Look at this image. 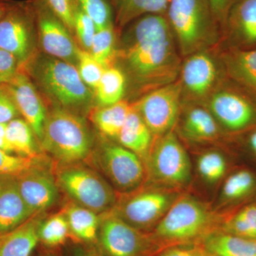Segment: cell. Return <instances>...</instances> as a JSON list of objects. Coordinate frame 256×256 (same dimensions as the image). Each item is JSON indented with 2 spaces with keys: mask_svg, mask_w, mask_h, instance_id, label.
Listing matches in <instances>:
<instances>
[{
  "mask_svg": "<svg viewBox=\"0 0 256 256\" xmlns=\"http://www.w3.org/2000/svg\"><path fill=\"white\" fill-rule=\"evenodd\" d=\"M132 22L117 46L116 64L140 98L176 82L183 60L166 15L146 14Z\"/></svg>",
  "mask_w": 256,
  "mask_h": 256,
  "instance_id": "6da1fadb",
  "label": "cell"
},
{
  "mask_svg": "<svg viewBox=\"0 0 256 256\" xmlns=\"http://www.w3.org/2000/svg\"><path fill=\"white\" fill-rule=\"evenodd\" d=\"M222 213L205 202L183 192L150 232L158 252L180 244H200L220 226Z\"/></svg>",
  "mask_w": 256,
  "mask_h": 256,
  "instance_id": "7a4b0ae2",
  "label": "cell"
},
{
  "mask_svg": "<svg viewBox=\"0 0 256 256\" xmlns=\"http://www.w3.org/2000/svg\"><path fill=\"white\" fill-rule=\"evenodd\" d=\"M165 15L182 58L220 48L222 30L208 0H169Z\"/></svg>",
  "mask_w": 256,
  "mask_h": 256,
  "instance_id": "3957f363",
  "label": "cell"
},
{
  "mask_svg": "<svg viewBox=\"0 0 256 256\" xmlns=\"http://www.w3.org/2000/svg\"><path fill=\"white\" fill-rule=\"evenodd\" d=\"M20 68L60 108L74 112L92 104V90L82 82L74 64L50 56L34 54Z\"/></svg>",
  "mask_w": 256,
  "mask_h": 256,
  "instance_id": "277c9868",
  "label": "cell"
},
{
  "mask_svg": "<svg viewBox=\"0 0 256 256\" xmlns=\"http://www.w3.org/2000/svg\"><path fill=\"white\" fill-rule=\"evenodd\" d=\"M42 150L58 164L78 163L88 158L92 141L85 121L72 111L56 108L47 114Z\"/></svg>",
  "mask_w": 256,
  "mask_h": 256,
  "instance_id": "5b68a950",
  "label": "cell"
},
{
  "mask_svg": "<svg viewBox=\"0 0 256 256\" xmlns=\"http://www.w3.org/2000/svg\"><path fill=\"white\" fill-rule=\"evenodd\" d=\"M183 192L146 181L132 192L118 194L110 212L133 228L150 233Z\"/></svg>",
  "mask_w": 256,
  "mask_h": 256,
  "instance_id": "8992f818",
  "label": "cell"
},
{
  "mask_svg": "<svg viewBox=\"0 0 256 256\" xmlns=\"http://www.w3.org/2000/svg\"><path fill=\"white\" fill-rule=\"evenodd\" d=\"M202 106L232 141L256 129V99L227 76Z\"/></svg>",
  "mask_w": 256,
  "mask_h": 256,
  "instance_id": "52a82bcc",
  "label": "cell"
},
{
  "mask_svg": "<svg viewBox=\"0 0 256 256\" xmlns=\"http://www.w3.org/2000/svg\"><path fill=\"white\" fill-rule=\"evenodd\" d=\"M57 185L74 203L98 215L114 208L118 193L96 170L80 164H60L54 170Z\"/></svg>",
  "mask_w": 256,
  "mask_h": 256,
  "instance_id": "ba28073f",
  "label": "cell"
},
{
  "mask_svg": "<svg viewBox=\"0 0 256 256\" xmlns=\"http://www.w3.org/2000/svg\"><path fill=\"white\" fill-rule=\"evenodd\" d=\"M144 165L146 181L182 192L191 182V160L174 130L154 140Z\"/></svg>",
  "mask_w": 256,
  "mask_h": 256,
  "instance_id": "9c48e42d",
  "label": "cell"
},
{
  "mask_svg": "<svg viewBox=\"0 0 256 256\" xmlns=\"http://www.w3.org/2000/svg\"><path fill=\"white\" fill-rule=\"evenodd\" d=\"M218 48L201 50L183 58L178 76L182 104L203 105L226 77Z\"/></svg>",
  "mask_w": 256,
  "mask_h": 256,
  "instance_id": "30bf717a",
  "label": "cell"
},
{
  "mask_svg": "<svg viewBox=\"0 0 256 256\" xmlns=\"http://www.w3.org/2000/svg\"><path fill=\"white\" fill-rule=\"evenodd\" d=\"M97 242L104 256H153L158 252L150 234L133 228L111 212L100 215Z\"/></svg>",
  "mask_w": 256,
  "mask_h": 256,
  "instance_id": "8fae6325",
  "label": "cell"
},
{
  "mask_svg": "<svg viewBox=\"0 0 256 256\" xmlns=\"http://www.w3.org/2000/svg\"><path fill=\"white\" fill-rule=\"evenodd\" d=\"M154 139L174 131L182 107V87L176 82L141 96L132 102Z\"/></svg>",
  "mask_w": 256,
  "mask_h": 256,
  "instance_id": "7c38bea8",
  "label": "cell"
},
{
  "mask_svg": "<svg viewBox=\"0 0 256 256\" xmlns=\"http://www.w3.org/2000/svg\"><path fill=\"white\" fill-rule=\"evenodd\" d=\"M36 14L33 3L12 2L0 20V48L10 52L22 67L34 54Z\"/></svg>",
  "mask_w": 256,
  "mask_h": 256,
  "instance_id": "4fadbf2b",
  "label": "cell"
},
{
  "mask_svg": "<svg viewBox=\"0 0 256 256\" xmlns=\"http://www.w3.org/2000/svg\"><path fill=\"white\" fill-rule=\"evenodd\" d=\"M98 162L118 194L132 192L146 182L142 160L121 144L106 143L98 152Z\"/></svg>",
  "mask_w": 256,
  "mask_h": 256,
  "instance_id": "5bb4252c",
  "label": "cell"
},
{
  "mask_svg": "<svg viewBox=\"0 0 256 256\" xmlns=\"http://www.w3.org/2000/svg\"><path fill=\"white\" fill-rule=\"evenodd\" d=\"M45 161L43 156H37L30 168L16 176L22 196L34 214L43 213L58 198L54 170Z\"/></svg>",
  "mask_w": 256,
  "mask_h": 256,
  "instance_id": "9a60e30c",
  "label": "cell"
},
{
  "mask_svg": "<svg viewBox=\"0 0 256 256\" xmlns=\"http://www.w3.org/2000/svg\"><path fill=\"white\" fill-rule=\"evenodd\" d=\"M38 37L44 50L50 56L77 64V48L69 30L44 2H33Z\"/></svg>",
  "mask_w": 256,
  "mask_h": 256,
  "instance_id": "2e32d148",
  "label": "cell"
},
{
  "mask_svg": "<svg viewBox=\"0 0 256 256\" xmlns=\"http://www.w3.org/2000/svg\"><path fill=\"white\" fill-rule=\"evenodd\" d=\"M23 119L30 124L38 140H41L47 114L46 107L31 78L23 68L6 84Z\"/></svg>",
  "mask_w": 256,
  "mask_h": 256,
  "instance_id": "e0dca14e",
  "label": "cell"
},
{
  "mask_svg": "<svg viewBox=\"0 0 256 256\" xmlns=\"http://www.w3.org/2000/svg\"><path fill=\"white\" fill-rule=\"evenodd\" d=\"M175 132L193 144H208L227 139L214 116L204 106L182 104Z\"/></svg>",
  "mask_w": 256,
  "mask_h": 256,
  "instance_id": "ac0fdd59",
  "label": "cell"
},
{
  "mask_svg": "<svg viewBox=\"0 0 256 256\" xmlns=\"http://www.w3.org/2000/svg\"><path fill=\"white\" fill-rule=\"evenodd\" d=\"M222 42L226 44L225 48H256V0H238L233 5L222 32Z\"/></svg>",
  "mask_w": 256,
  "mask_h": 256,
  "instance_id": "d6986e66",
  "label": "cell"
},
{
  "mask_svg": "<svg viewBox=\"0 0 256 256\" xmlns=\"http://www.w3.org/2000/svg\"><path fill=\"white\" fill-rule=\"evenodd\" d=\"M256 196V172L245 166H235L225 178L218 198V210H234Z\"/></svg>",
  "mask_w": 256,
  "mask_h": 256,
  "instance_id": "ffe728a7",
  "label": "cell"
},
{
  "mask_svg": "<svg viewBox=\"0 0 256 256\" xmlns=\"http://www.w3.org/2000/svg\"><path fill=\"white\" fill-rule=\"evenodd\" d=\"M226 75L256 100V48H218Z\"/></svg>",
  "mask_w": 256,
  "mask_h": 256,
  "instance_id": "44dd1931",
  "label": "cell"
},
{
  "mask_svg": "<svg viewBox=\"0 0 256 256\" xmlns=\"http://www.w3.org/2000/svg\"><path fill=\"white\" fill-rule=\"evenodd\" d=\"M33 215L22 196L16 176L0 175V234L13 230Z\"/></svg>",
  "mask_w": 256,
  "mask_h": 256,
  "instance_id": "7402d4cb",
  "label": "cell"
},
{
  "mask_svg": "<svg viewBox=\"0 0 256 256\" xmlns=\"http://www.w3.org/2000/svg\"><path fill=\"white\" fill-rule=\"evenodd\" d=\"M43 214L36 213L18 227L0 234V256H30L40 242Z\"/></svg>",
  "mask_w": 256,
  "mask_h": 256,
  "instance_id": "603a6c76",
  "label": "cell"
},
{
  "mask_svg": "<svg viewBox=\"0 0 256 256\" xmlns=\"http://www.w3.org/2000/svg\"><path fill=\"white\" fill-rule=\"evenodd\" d=\"M198 244L208 256H256V240L220 229L210 232Z\"/></svg>",
  "mask_w": 256,
  "mask_h": 256,
  "instance_id": "cb8c5ba5",
  "label": "cell"
},
{
  "mask_svg": "<svg viewBox=\"0 0 256 256\" xmlns=\"http://www.w3.org/2000/svg\"><path fill=\"white\" fill-rule=\"evenodd\" d=\"M117 139L120 144L137 154L144 163L154 140L146 122L133 106Z\"/></svg>",
  "mask_w": 256,
  "mask_h": 256,
  "instance_id": "d4e9b609",
  "label": "cell"
},
{
  "mask_svg": "<svg viewBox=\"0 0 256 256\" xmlns=\"http://www.w3.org/2000/svg\"><path fill=\"white\" fill-rule=\"evenodd\" d=\"M62 212L66 217L70 236L80 242H97L100 215L74 202L68 204Z\"/></svg>",
  "mask_w": 256,
  "mask_h": 256,
  "instance_id": "484cf974",
  "label": "cell"
},
{
  "mask_svg": "<svg viewBox=\"0 0 256 256\" xmlns=\"http://www.w3.org/2000/svg\"><path fill=\"white\" fill-rule=\"evenodd\" d=\"M220 213L222 218L218 229L242 238L256 240V202L254 200Z\"/></svg>",
  "mask_w": 256,
  "mask_h": 256,
  "instance_id": "4316f807",
  "label": "cell"
},
{
  "mask_svg": "<svg viewBox=\"0 0 256 256\" xmlns=\"http://www.w3.org/2000/svg\"><path fill=\"white\" fill-rule=\"evenodd\" d=\"M132 109V104L122 99L112 105L94 109L90 114V119L102 134L117 139Z\"/></svg>",
  "mask_w": 256,
  "mask_h": 256,
  "instance_id": "83f0119b",
  "label": "cell"
},
{
  "mask_svg": "<svg viewBox=\"0 0 256 256\" xmlns=\"http://www.w3.org/2000/svg\"><path fill=\"white\" fill-rule=\"evenodd\" d=\"M116 10V21L124 28L137 18L150 14H165L169 0H110Z\"/></svg>",
  "mask_w": 256,
  "mask_h": 256,
  "instance_id": "f1b7e54d",
  "label": "cell"
},
{
  "mask_svg": "<svg viewBox=\"0 0 256 256\" xmlns=\"http://www.w3.org/2000/svg\"><path fill=\"white\" fill-rule=\"evenodd\" d=\"M34 136L32 128L25 120L18 118L8 122L6 138L18 156L30 158L40 156Z\"/></svg>",
  "mask_w": 256,
  "mask_h": 256,
  "instance_id": "f546056e",
  "label": "cell"
},
{
  "mask_svg": "<svg viewBox=\"0 0 256 256\" xmlns=\"http://www.w3.org/2000/svg\"><path fill=\"white\" fill-rule=\"evenodd\" d=\"M127 88L126 76L116 66L106 68L96 87V99L100 106L112 105L124 99Z\"/></svg>",
  "mask_w": 256,
  "mask_h": 256,
  "instance_id": "4dcf8cb0",
  "label": "cell"
},
{
  "mask_svg": "<svg viewBox=\"0 0 256 256\" xmlns=\"http://www.w3.org/2000/svg\"><path fill=\"white\" fill-rule=\"evenodd\" d=\"M196 170L205 182L210 185L220 182L229 172L228 158L220 150H207L196 159Z\"/></svg>",
  "mask_w": 256,
  "mask_h": 256,
  "instance_id": "1f68e13d",
  "label": "cell"
},
{
  "mask_svg": "<svg viewBox=\"0 0 256 256\" xmlns=\"http://www.w3.org/2000/svg\"><path fill=\"white\" fill-rule=\"evenodd\" d=\"M116 37L114 24L96 31L90 53L104 68L114 66L116 60Z\"/></svg>",
  "mask_w": 256,
  "mask_h": 256,
  "instance_id": "d6a6232c",
  "label": "cell"
},
{
  "mask_svg": "<svg viewBox=\"0 0 256 256\" xmlns=\"http://www.w3.org/2000/svg\"><path fill=\"white\" fill-rule=\"evenodd\" d=\"M40 242L48 247L64 245L70 236L68 222L64 212L50 216L42 222L40 228Z\"/></svg>",
  "mask_w": 256,
  "mask_h": 256,
  "instance_id": "836d02e7",
  "label": "cell"
},
{
  "mask_svg": "<svg viewBox=\"0 0 256 256\" xmlns=\"http://www.w3.org/2000/svg\"><path fill=\"white\" fill-rule=\"evenodd\" d=\"M77 65L82 82L88 87L96 90L106 68L94 58L90 52L78 47L77 48Z\"/></svg>",
  "mask_w": 256,
  "mask_h": 256,
  "instance_id": "e575fe53",
  "label": "cell"
},
{
  "mask_svg": "<svg viewBox=\"0 0 256 256\" xmlns=\"http://www.w3.org/2000/svg\"><path fill=\"white\" fill-rule=\"evenodd\" d=\"M73 2L74 28L84 50L90 52L92 40L97 28L94 22L80 8L76 2Z\"/></svg>",
  "mask_w": 256,
  "mask_h": 256,
  "instance_id": "d590c367",
  "label": "cell"
},
{
  "mask_svg": "<svg viewBox=\"0 0 256 256\" xmlns=\"http://www.w3.org/2000/svg\"><path fill=\"white\" fill-rule=\"evenodd\" d=\"M75 2L94 22L97 30L112 24V12L106 0H75Z\"/></svg>",
  "mask_w": 256,
  "mask_h": 256,
  "instance_id": "8d00e7d4",
  "label": "cell"
},
{
  "mask_svg": "<svg viewBox=\"0 0 256 256\" xmlns=\"http://www.w3.org/2000/svg\"><path fill=\"white\" fill-rule=\"evenodd\" d=\"M36 158L12 156L0 150V175L18 176L30 168Z\"/></svg>",
  "mask_w": 256,
  "mask_h": 256,
  "instance_id": "74e56055",
  "label": "cell"
},
{
  "mask_svg": "<svg viewBox=\"0 0 256 256\" xmlns=\"http://www.w3.org/2000/svg\"><path fill=\"white\" fill-rule=\"evenodd\" d=\"M45 4L64 24L69 32L74 31L72 0H43Z\"/></svg>",
  "mask_w": 256,
  "mask_h": 256,
  "instance_id": "f35d334b",
  "label": "cell"
},
{
  "mask_svg": "<svg viewBox=\"0 0 256 256\" xmlns=\"http://www.w3.org/2000/svg\"><path fill=\"white\" fill-rule=\"evenodd\" d=\"M20 64L14 55L0 48V84L11 82L20 70Z\"/></svg>",
  "mask_w": 256,
  "mask_h": 256,
  "instance_id": "ab89813d",
  "label": "cell"
},
{
  "mask_svg": "<svg viewBox=\"0 0 256 256\" xmlns=\"http://www.w3.org/2000/svg\"><path fill=\"white\" fill-rule=\"evenodd\" d=\"M20 116L6 84H0V122H10Z\"/></svg>",
  "mask_w": 256,
  "mask_h": 256,
  "instance_id": "60d3db41",
  "label": "cell"
},
{
  "mask_svg": "<svg viewBox=\"0 0 256 256\" xmlns=\"http://www.w3.org/2000/svg\"><path fill=\"white\" fill-rule=\"evenodd\" d=\"M153 256H207L200 244H180L164 248Z\"/></svg>",
  "mask_w": 256,
  "mask_h": 256,
  "instance_id": "b9f144b4",
  "label": "cell"
},
{
  "mask_svg": "<svg viewBox=\"0 0 256 256\" xmlns=\"http://www.w3.org/2000/svg\"><path fill=\"white\" fill-rule=\"evenodd\" d=\"M208 1L215 18L220 24L222 33L226 22L229 12L238 0H208Z\"/></svg>",
  "mask_w": 256,
  "mask_h": 256,
  "instance_id": "7bdbcfd3",
  "label": "cell"
},
{
  "mask_svg": "<svg viewBox=\"0 0 256 256\" xmlns=\"http://www.w3.org/2000/svg\"><path fill=\"white\" fill-rule=\"evenodd\" d=\"M237 138L242 140L246 150L254 161L256 162V129Z\"/></svg>",
  "mask_w": 256,
  "mask_h": 256,
  "instance_id": "ee69618b",
  "label": "cell"
},
{
  "mask_svg": "<svg viewBox=\"0 0 256 256\" xmlns=\"http://www.w3.org/2000/svg\"><path fill=\"white\" fill-rule=\"evenodd\" d=\"M75 256H96V254H94V252H88V250H82V249H78V250L76 252Z\"/></svg>",
  "mask_w": 256,
  "mask_h": 256,
  "instance_id": "f6af8a7d",
  "label": "cell"
},
{
  "mask_svg": "<svg viewBox=\"0 0 256 256\" xmlns=\"http://www.w3.org/2000/svg\"><path fill=\"white\" fill-rule=\"evenodd\" d=\"M11 2L12 1H10L9 2L0 4V20H1V18H3V16H4L6 10H8V6H9V5Z\"/></svg>",
  "mask_w": 256,
  "mask_h": 256,
  "instance_id": "bcb514c9",
  "label": "cell"
},
{
  "mask_svg": "<svg viewBox=\"0 0 256 256\" xmlns=\"http://www.w3.org/2000/svg\"><path fill=\"white\" fill-rule=\"evenodd\" d=\"M8 122H0V138H6Z\"/></svg>",
  "mask_w": 256,
  "mask_h": 256,
  "instance_id": "7dc6e473",
  "label": "cell"
},
{
  "mask_svg": "<svg viewBox=\"0 0 256 256\" xmlns=\"http://www.w3.org/2000/svg\"><path fill=\"white\" fill-rule=\"evenodd\" d=\"M10 0H0V4H2V3H6L9 2Z\"/></svg>",
  "mask_w": 256,
  "mask_h": 256,
  "instance_id": "c3c4849f",
  "label": "cell"
},
{
  "mask_svg": "<svg viewBox=\"0 0 256 256\" xmlns=\"http://www.w3.org/2000/svg\"><path fill=\"white\" fill-rule=\"evenodd\" d=\"M254 201L256 202V196L255 197V198H254Z\"/></svg>",
  "mask_w": 256,
  "mask_h": 256,
  "instance_id": "681fc988",
  "label": "cell"
},
{
  "mask_svg": "<svg viewBox=\"0 0 256 256\" xmlns=\"http://www.w3.org/2000/svg\"></svg>",
  "mask_w": 256,
  "mask_h": 256,
  "instance_id": "f907efd6",
  "label": "cell"
}]
</instances>
